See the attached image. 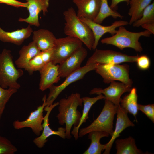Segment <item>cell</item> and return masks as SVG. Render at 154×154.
Returning <instances> with one entry per match:
<instances>
[{
    "label": "cell",
    "instance_id": "9a60e30c",
    "mask_svg": "<svg viewBox=\"0 0 154 154\" xmlns=\"http://www.w3.org/2000/svg\"><path fill=\"white\" fill-rule=\"evenodd\" d=\"M28 5L27 9L29 13L26 18L20 17L18 21L26 22L30 25L38 27L40 25L39 15L42 11L44 15L48 12L49 0H26Z\"/></svg>",
    "mask_w": 154,
    "mask_h": 154
},
{
    "label": "cell",
    "instance_id": "e575fe53",
    "mask_svg": "<svg viewBox=\"0 0 154 154\" xmlns=\"http://www.w3.org/2000/svg\"><path fill=\"white\" fill-rule=\"evenodd\" d=\"M141 26L149 31L151 34H154V22L145 23L142 25Z\"/></svg>",
    "mask_w": 154,
    "mask_h": 154
},
{
    "label": "cell",
    "instance_id": "7a4b0ae2",
    "mask_svg": "<svg viewBox=\"0 0 154 154\" xmlns=\"http://www.w3.org/2000/svg\"><path fill=\"white\" fill-rule=\"evenodd\" d=\"M63 14L65 21L64 34L79 39L89 49L91 50L94 42V37L90 28L80 20L73 7H69Z\"/></svg>",
    "mask_w": 154,
    "mask_h": 154
},
{
    "label": "cell",
    "instance_id": "ac0fdd59",
    "mask_svg": "<svg viewBox=\"0 0 154 154\" xmlns=\"http://www.w3.org/2000/svg\"><path fill=\"white\" fill-rule=\"evenodd\" d=\"M78 8L76 14L79 18L84 17L94 21L100 9L101 0H73Z\"/></svg>",
    "mask_w": 154,
    "mask_h": 154
},
{
    "label": "cell",
    "instance_id": "836d02e7",
    "mask_svg": "<svg viewBox=\"0 0 154 154\" xmlns=\"http://www.w3.org/2000/svg\"><path fill=\"white\" fill-rule=\"evenodd\" d=\"M0 3H3L16 8H27L28 4L27 2H23L17 0H0Z\"/></svg>",
    "mask_w": 154,
    "mask_h": 154
},
{
    "label": "cell",
    "instance_id": "cb8c5ba5",
    "mask_svg": "<svg viewBox=\"0 0 154 154\" xmlns=\"http://www.w3.org/2000/svg\"><path fill=\"white\" fill-rule=\"evenodd\" d=\"M88 138L91 141L90 144L83 154H101L105 148V144L100 142L101 138L108 137L109 133L105 132L96 131L90 132L88 133Z\"/></svg>",
    "mask_w": 154,
    "mask_h": 154
},
{
    "label": "cell",
    "instance_id": "4dcf8cb0",
    "mask_svg": "<svg viewBox=\"0 0 154 154\" xmlns=\"http://www.w3.org/2000/svg\"><path fill=\"white\" fill-rule=\"evenodd\" d=\"M17 147L5 137L0 135V154H14Z\"/></svg>",
    "mask_w": 154,
    "mask_h": 154
},
{
    "label": "cell",
    "instance_id": "4316f807",
    "mask_svg": "<svg viewBox=\"0 0 154 154\" xmlns=\"http://www.w3.org/2000/svg\"><path fill=\"white\" fill-rule=\"evenodd\" d=\"M152 0H130L128 14L131 17L129 24L131 25L142 16L144 9Z\"/></svg>",
    "mask_w": 154,
    "mask_h": 154
},
{
    "label": "cell",
    "instance_id": "f1b7e54d",
    "mask_svg": "<svg viewBox=\"0 0 154 154\" xmlns=\"http://www.w3.org/2000/svg\"><path fill=\"white\" fill-rule=\"evenodd\" d=\"M154 22V2L151 3L143 10L141 17L132 25L133 27H139L144 24Z\"/></svg>",
    "mask_w": 154,
    "mask_h": 154
},
{
    "label": "cell",
    "instance_id": "83f0119b",
    "mask_svg": "<svg viewBox=\"0 0 154 154\" xmlns=\"http://www.w3.org/2000/svg\"><path fill=\"white\" fill-rule=\"evenodd\" d=\"M110 16L115 19H122L123 17L118 12L110 8L108 5V0H101L99 12L94 21L101 24L105 19Z\"/></svg>",
    "mask_w": 154,
    "mask_h": 154
},
{
    "label": "cell",
    "instance_id": "4fadbf2b",
    "mask_svg": "<svg viewBox=\"0 0 154 154\" xmlns=\"http://www.w3.org/2000/svg\"><path fill=\"white\" fill-rule=\"evenodd\" d=\"M87 54V50L82 46L59 64L58 71L60 77L66 78L80 68Z\"/></svg>",
    "mask_w": 154,
    "mask_h": 154
},
{
    "label": "cell",
    "instance_id": "52a82bcc",
    "mask_svg": "<svg viewBox=\"0 0 154 154\" xmlns=\"http://www.w3.org/2000/svg\"><path fill=\"white\" fill-rule=\"evenodd\" d=\"M82 44L79 39L70 36L56 38L51 62L54 64H60L82 46Z\"/></svg>",
    "mask_w": 154,
    "mask_h": 154
},
{
    "label": "cell",
    "instance_id": "30bf717a",
    "mask_svg": "<svg viewBox=\"0 0 154 154\" xmlns=\"http://www.w3.org/2000/svg\"><path fill=\"white\" fill-rule=\"evenodd\" d=\"M46 95H44L42 99V104L38 107L36 110L31 112L26 120L23 121H15L13 123L14 128L19 129L25 127L30 128L36 135L39 136L43 129V111L46 105Z\"/></svg>",
    "mask_w": 154,
    "mask_h": 154
},
{
    "label": "cell",
    "instance_id": "8992f818",
    "mask_svg": "<svg viewBox=\"0 0 154 154\" xmlns=\"http://www.w3.org/2000/svg\"><path fill=\"white\" fill-rule=\"evenodd\" d=\"M129 66L127 64H97L94 70L101 76L106 84L116 80L132 87L133 82L129 77Z\"/></svg>",
    "mask_w": 154,
    "mask_h": 154
},
{
    "label": "cell",
    "instance_id": "44dd1931",
    "mask_svg": "<svg viewBox=\"0 0 154 154\" xmlns=\"http://www.w3.org/2000/svg\"><path fill=\"white\" fill-rule=\"evenodd\" d=\"M53 54V48L41 51L32 59L24 69L30 75L34 72L39 71L46 64L51 62Z\"/></svg>",
    "mask_w": 154,
    "mask_h": 154
},
{
    "label": "cell",
    "instance_id": "603a6c76",
    "mask_svg": "<svg viewBox=\"0 0 154 154\" xmlns=\"http://www.w3.org/2000/svg\"><path fill=\"white\" fill-rule=\"evenodd\" d=\"M104 98V96L102 94H98L94 97L86 96L82 98L84 106L81 117L78 125L74 126L73 130L71 132V134L73 135L75 140H77L79 137L78 131L81 126L83 123H85L89 118L88 113L92 106L98 100Z\"/></svg>",
    "mask_w": 154,
    "mask_h": 154
},
{
    "label": "cell",
    "instance_id": "7402d4cb",
    "mask_svg": "<svg viewBox=\"0 0 154 154\" xmlns=\"http://www.w3.org/2000/svg\"><path fill=\"white\" fill-rule=\"evenodd\" d=\"M40 51L33 41L23 46L19 51V57L15 62L18 68L25 69L30 61Z\"/></svg>",
    "mask_w": 154,
    "mask_h": 154
},
{
    "label": "cell",
    "instance_id": "ba28073f",
    "mask_svg": "<svg viewBox=\"0 0 154 154\" xmlns=\"http://www.w3.org/2000/svg\"><path fill=\"white\" fill-rule=\"evenodd\" d=\"M138 56H129L121 52L109 50H100L96 48L88 59L86 64H112L123 62H136Z\"/></svg>",
    "mask_w": 154,
    "mask_h": 154
},
{
    "label": "cell",
    "instance_id": "ffe728a7",
    "mask_svg": "<svg viewBox=\"0 0 154 154\" xmlns=\"http://www.w3.org/2000/svg\"><path fill=\"white\" fill-rule=\"evenodd\" d=\"M33 33V41L41 51L54 48L56 38L51 32L41 29L34 31Z\"/></svg>",
    "mask_w": 154,
    "mask_h": 154
},
{
    "label": "cell",
    "instance_id": "484cf974",
    "mask_svg": "<svg viewBox=\"0 0 154 154\" xmlns=\"http://www.w3.org/2000/svg\"><path fill=\"white\" fill-rule=\"evenodd\" d=\"M137 99V89L134 87L128 94L121 99L120 102V106L128 113L132 114L135 119L138 111Z\"/></svg>",
    "mask_w": 154,
    "mask_h": 154
},
{
    "label": "cell",
    "instance_id": "d6a6232c",
    "mask_svg": "<svg viewBox=\"0 0 154 154\" xmlns=\"http://www.w3.org/2000/svg\"><path fill=\"white\" fill-rule=\"evenodd\" d=\"M138 68L142 70H146L150 67V60L149 57L146 55L138 56L136 62Z\"/></svg>",
    "mask_w": 154,
    "mask_h": 154
},
{
    "label": "cell",
    "instance_id": "d4e9b609",
    "mask_svg": "<svg viewBox=\"0 0 154 154\" xmlns=\"http://www.w3.org/2000/svg\"><path fill=\"white\" fill-rule=\"evenodd\" d=\"M116 144L117 154L144 153L137 148L135 139L131 136L125 139H117Z\"/></svg>",
    "mask_w": 154,
    "mask_h": 154
},
{
    "label": "cell",
    "instance_id": "7c38bea8",
    "mask_svg": "<svg viewBox=\"0 0 154 154\" xmlns=\"http://www.w3.org/2000/svg\"><path fill=\"white\" fill-rule=\"evenodd\" d=\"M58 104L59 102H58L51 104L49 106H46L44 108V110L46 112V113L44 117L42 133L33 140L34 144L39 148H42L44 146L48 141V138L52 135H56L63 139L66 138V129L65 127H59L58 128L57 130L54 131L49 126V117L50 114L52 109L58 105Z\"/></svg>",
    "mask_w": 154,
    "mask_h": 154
},
{
    "label": "cell",
    "instance_id": "5bb4252c",
    "mask_svg": "<svg viewBox=\"0 0 154 154\" xmlns=\"http://www.w3.org/2000/svg\"><path fill=\"white\" fill-rule=\"evenodd\" d=\"M79 19L89 26L93 33L94 42L92 49L94 50L97 48L100 39L104 34L109 33L112 35L116 32V29L117 28L129 24V22L127 21L119 20L114 21L111 25L105 26L86 18L81 17Z\"/></svg>",
    "mask_w": 154,
    "mask_h": 154
},
{
    "label": "cell",
    "instance_id": "d6986e66",
    "mask_svg": "<svg viewBox=\"0 0 154 154\" xmlns=\"http://www.w3.org/2000/svg\"><path fill=\"white\" fill-rule=\"evenodd\" d=\"M33 32L30 25L26 27L11 32L5 31L0 27V40L19 46L30 37Z\"/></svg>",
    "mask_w": 154,
    "mask_h": 154
},
{
    "label": "cell",
    "instance_id": "8fae6325",
    "mask_svg": "<svg viewBox=\"0 0 154 154\" xmlns=\"http://www.w3.org/2000/svg\"><path fill=\"white\" fill-rule=\"evenodd\" d=\"M131 87L121 82L113 81L110 83L107 87L102 89L94 88L89 92L90 95L102 94L104 96V99L108 100L114 105H120L121 96L124 93L130 92Z\"/></svg>",
    "mask_w": 154,
    "mask_h": 154
},
{
    "label": "cell",
    "instance_id": "6da1fadb",
    "mask_svg": "<svg viewBox=\"0 0 154 154\" xmlns=\"http://www.w3.org/2000/svg\"><path fill=\"white\" fill-rule=\"evenodd\" d=\"M58 102L59 113L56 117L60 125L65 124L66 138L70 139L72 126L78 125L81 117L77 108L83 106L82 98L79 93H73L66 98H62Z\"/></svg>",
    "mask_w": 154,
    "mask_h": 154
},
{
    "label": "cell",
    "instance_id": "5b68a950",
    "mask_svg": "<svg viewBox=\"0 0 154 154\" xmlns=\"http://www.w3.org/2000/svg\"><path fill=\"white\" fill-rule=\"evenodd\" d=\"M105 100L104 106L96 119L87 127L79 129V137H82L90 132L96 131L105 132L111 136L112 135L114 132L113 121L118 106L108 100Z\"/></svg>",
    "mask_w": 154,
    "mask_h": 154
},
{
    "label": "cell",
    "instance_id": "9c48e42d",
    "mask_svg": "<svg viewBox=\"0 0 154 154\" xmlns=\"http://www.w3.org/2000/svg\"><path fill=\"white\" fill-rule=\"evenodd\" d=\"M97 64H90L81 67L66 77L64 81L58 86L54 85L49 88V92L46 98V106L53 104L54 101L60 93L72 83L82 79L89 72L94 70Z\"/></svg>",
    "mask_w": 154,
    "mask_h": 154
},
{
    "label": "cell",
    "instance_id": "1f68e13d",
    "mask_svg": "<svg viewBox=\"0 0 154 154\" xmlns=\"http://www.w3.org/2000/svg\"><path fill=\"white\" fill-rule=\"evenodd\" d=\"M138 110L145 114L153 123H154V104H138Z\"/></svg>",
    "mask_w": 154,
    "mask_h": 154
},
{
    "label": "cell",
    "instance_id": "d590c367",
    "mask_svg": "<svg viewBox=\"0 0 154 154\" xmlns=\"http://www.w3.org/2000/svg\"><path fill=\"white\" fill-rule=\"evenodd\" d=\"M130 0H111V4L110 6V8L114 9L116 8L117 5L120 2H125L127 5H129Z\"/></svg>",
    "mask_w": 154,
    "mask_h": 154
},
{
    "label": "cell",
    "instance_id": "277c9868",
    "mask_svg": "<svg viewBox=\"0 0 154 154\" xmlns=\"http://www.w3.org/2000/svg\"><path fill=\"white\" fill-rule=\"evenodd\" d=\"M10 50H3L0 53V86L3 88L18 90L21 86L17 80L24 74L22 69L17 68Z\"/></svg>",
    "mask_w": 154,
    "mask_h": 154
},
{
    "label": "cell",
    "instance_id": "e0dca14e",
    "mask_svg": "<svg viewBox=\"0 0 154 154\" xmlns=\"http://www.w3.org/2000/svg\"><path fill=\"white\" fill-rule=\"evenodd\" d=\"M59 64L50 62L39 71L40 74L39 89L43 91L54 84L58 83L60 79L59 71Z\"/></svg>",
    "mask_w": 154,
    "mask_h": 154
},
{
    "label": "cell",
    "instance_id": "3957f363",
    "mask_svg": "<svg viewBox=\"0 0 154 154\" xmlns=\"http://www.w3.org/2000/svg\"><path fill=\"white\" fill-rule=\"evenodd\" d=\"M124 26L119 27L116 32L112 36L102 39L103 44L115 46L121 50L126 48H131L136 52H141L143 50L139 40L141 37H149L151 33L149 31L133 32L127 30Z\"/></svg>",
    "mask_w": 154,
    "mask_h": 154
},
{
    "label": "cell",
    "instance_id": "2e32d148",
    "mask_svg": "<svg viewBox=\"0 0 154 154\" xmlns=\"http://www.w3.org/2000/svg\"><path fill=\"white\" fill-rule=\"evenodd\" d=\"M128 113L120 105L117 106V119L115 129L111 138L105 144V148L103 154H109L113 143L115 139L120 136V134L127 128L134 126V124L129 119Z\"/></svg>",
    "mask_w": 154,
    "mask_h": 154
},
{
    "label": "cell",
    "instance_id": "f546056e",
    "mask_svg": "<svg viewBox=\"0 0 154 154\" xmlns=\"http://www.w3.org/2000/svg\"><path fill=\"white\" fill-rule=\"evenodd\" d=\"M17 91V90L9 88L5 89L0 86V120L6 104L11 96Z\"/></svg>",
    "mask_w": 154,
    "mask_h": 154
}]
</instances>
